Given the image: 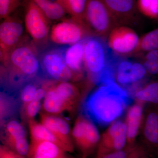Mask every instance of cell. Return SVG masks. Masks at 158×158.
<instances>
[{
	"mask_svg": "<svg viewBox=\"0 0 158 158\" xmlns=\"http://www.w3.org/2000/svg\"><path fill=\"white\" fill-rule=\"evenodd\" d=\"M72 136L77 146L85 157L92 152L100 139L95 125L89 119L82 117L76 122Z\"/></svg>",
	"mask_w": 158,
	"mask_h": 158,
	"instance_id": "8",
	"label": "cell"
},
{
	"mask_svg": "<svg viewBox=\"0 0 158 158\" xmlns=\"http://www.w3.org/2000/svg\"><path fill=\"white\" fill-rule=\"evenodd\" d=\"M134 148L130 147L98 156L97 158H130Z\"/></svg>",
	"mask_w": 158,
	"mask_h": 158,
	"instance_id": "31",
	"label": "cell"
},
{
	"mask_svg": "<svg viewBox=\"0 0 158 158\" xmlns=\"http://www.w3.org/2000/svg\"><path fill=\"white\" fill-rule=\"evenodd\" d=\"M130 158H147L141 151L134 148Z\"/></svg>",
	"mask_w": 158,
	"mask_h": 158,
	"instance_id": "35",
	"label": "cell"
},
{
	"mask_svg": "<svg viewBox=\"0 0 158 158\" xmlns=\"http://www.w3.org/2000/svg\"><path fill=\"white\" fill-rule=\"evenodd\" d=\"M144 136L151 146L158 147V112H152L146 118Z\"/></svg>",
	"mask_w": 158,
	"mask_h": 158,
	"instance_id": "21",
	"label": "cell"
},
{
	"mask_svg": "<svg viewBox=\"0 0 158 158\" xmlns=\"http://www.w3.org/2000/svg\"><path fill=\"white\" fill-rule=\"evenodd\" d=\"M29 126L32 140L49 141L57 144L65 151V147L61 141L42 123H38L32 119L29 122Z\"/></svg>",
	"mask_w": 158,
	"mask_h": 158,
	"instance_id": "18",
	"label": "cell"
},
{
	"mask_svg": "<svg viewBox=\"0 0 158 158\" xmlns=\"http://www.w3.org/2000/svg\"><path fill=\"white\" fill-rule=\"evenodd\" d=\"M33 83H29L24 86L20 93V98L24 103L28 104L34 99L37 89Z\"/></svg>",
	"mask_w": 158,
	"mask_h": 158,
	"instance_id": "30",
	"label": "cell"
},
{
	"mask_svg": "<svg viewBox=\"0 0 158 158\" xmlns=\"http://www.w3.org/2000/svg\"><path fill=\"white\" fill-rule=\"evenodd\" d=\"M88 0H62V5L71 17L84 23V15ZM86 25V24H85Z\"/></svg>",
	"mask_w": 158,
	"mask_h": 158,
	"instance_id": "22",
	"label": "cell"
},
{
	"mask_svg": "<svg viewBox=\"0 0 158 158\" xmlns=\"http://www.w3.org/2000/svg\"><path fill=\"white\" fill-rule=\"evenodd\" d=\"M103 1L117 23H129L135 17L138 9L136 0H103Z\"/></svg>",
	"mask_w": 158,
	"mask_h": 158,
	"instance_id": "13",
	"label": "cell"
},
{
	"mask_svg": "<svg viewBox=\"0 0 158 158\" xmlns=\"http://www.w3.org/2000/svg\"><path fill=\"white\" fill-rule=\"evenodd\" d=\"M40 67L48 76L59 82H69L73 74L65 63L63 48L44 51L39 57Z\"/></svg>",
	"mask_w": 158,
	"mask_h": 158,
	"instance_id": "7",
	"label": "cell"
},
{
	"mask_svg": "<svg viewBox=\"0 0 158 158\" xmlns=\"http://www.w3.org/2000/svg\"><path fill=\"white\" fill-rule=\"evenodd\" d=\"M0 158H25L5 145L0 148Z\"/></svg>",
	"mask_w": 158,
	"mask_h": 158,
	"instance_id": "33",
	"label": "cell"
},
{
	"mask_svg": "<svg viewBox=\"0 0 158 158\" xmlns=\"http://www.w3.org/2000/svg\"><path fill=\"white\" fill-rule=\"evenodd\" d=\"M140 38L132 29L125 26L114 28L108 36L107 45L110 50L118 55L135 52Z\"/></svg>",
	"mask_w": 158,
	"mask_h": 158,
	"instance_id": "9",
	"label": "cell"
},
{
	"mask_svg": "<svg viewBox=\"0 0 158 158\" xmlns=\"http://www.w3.org/2000/svg\"><path fill=\"white\" fill-rule=\"evenodd\" d=\"M46 93L47 91L44 88H37L34 100L40 101L42 98H44Z\"/></svg>",
	"mask_w": 158,
	"mask_h": 158,
	"instance_id": "34",
	"label": "cell"
},
{
	"mask_svg": "<svg viewBox=\"0 0 158 158\" xmlns=\"http://www.w3.org/2000/svg\"><path fill=\"white\" fill-rule=\"evenodd\" d=\"M94 37L87 26L72 18L63 19L52 27L49 39L59 45H71Z\"/></svg>",
	"mask_w": 158,
	"mask_h": 158,
	"instance_id": "5",
	"label": "cell"
},
{
	"mask_svg": "<svg viewBox=\"0 0 158 158\" xmlns=\"http://www.w3.org/2000/svg\"><path fill=\"white\" fill-rule=\"evenodd\" d=\"M84 22L94 37L101 38L108 36L118 25L103 0H88Z\"/></svg>",
	"mask_w": 158,
	"mask_h": 158,
	"instance_id": "4",
	"label": "cell"
},
{
	"mask_svg": "<svg viewBox=\"0 0 158 158\" xmlns=\"http://www.w3.org/2000/svg\"><path fill=\"white\" fill-rule=\"evenodd\" d=\"M111 52L101 37H92L87 39L84 54L85 67L95 84L99 85L104 74L114 72L116 59Z\"/></svg>",
	"mask_w": 158,
	"mask_h": 158,
	"instance_id": "2",
	"label": "cell"
},
{
	"mask_svg": "<svg viewBox=\"0 0 158 158\" xmlns=\"http://www.w3.org/2000/svg\"><path fill=\"white\" fill-rule=\"evenodd\" d=\"M46 16L52 21L61 20L67 13L64 7L50 0H33Z\"/></svg>",
	"mask_w": 158,
	"mask_h": 158,
	"instance_id": "19",
	"label": "cell"
},
{
	"mask_svg": "<svg viewBox=\"0 0 158 158\" xmlns=\"http://www.w3.org/2000/svg\"><path fill=\"white\" fill-rule=\"evenodd\" d=\"M57 145L49 141H31L28 158H74Z\"/></svg>",
	"mask_w": 158,
	"mask_h": 158,
	"instance_id": "15",
	"label": "cell"
},
{
	"mask_svg": "<svg viewBox=\"0 0 158 158\" xmlns=\"http://www.w3.org/2000/svg\"><path fill=\"white\" fill-rule=\"evenodd\" d=\"M28 1H29V0H28Z\"/></svg>",
	"mask_w": 158,
	"mask_h": 158,
	"instance_id": "37",
	"label": "cell"
},
{
	"mask_svg": "<svg viewBox=\"0 0 158 158\" xmlns=\"http://www.w3.org/2000/svg\"><path fill=\"white\" fill-rule=\"evenodd\" d=\"M24 23L26 31L35 45H45L49 36L51 21L33 0H29L27 4Z\"/></svg>",
	"mask_w": 158,
	"mask_h": 158,
	"instance_id": "6",
	"label": "cell"
},
{
	"mask_svg": "<svg viewBox=\"0 0 158 158\" xmlns=\"http://www.w3.org/2000/svg\"><path fill=\"white\" fill-rule=\"evenodd\" d=\"M43 107L47 112L54 114H59L72 109L57 93L54 87L47 91Z\"/></svg>",
	"mask_w": 158,
	"mask_h": 158,
	"instance_id": "17",
	"label": "cell"
},
{
	"mask_svg": "<svg viewBox=\"0 0 158 158\" xmlns=\"http://www.w3.org/2000/svg\"><path fill=\"white\" fill-rule=\"evenodd\" d=\"M130 100L126 91L113 81L101 85L88 97L84 110L92 121L106 125L121 116Z\"/></svg>",
	"mask_w": 158,
	"mask_h": 158,
	"instance_id": "1",
	"label": "cell"
},
{
	"mask_svg": "<svg viewBox=\"0 0 158 158\" xmlns=\"http://www.w3.org/2000/svg\"><path fill=\"white\" fill-rule=\"evenodd\" d=\"M6 134L3 141L4 145L11 149L18 141L27 138L24 128L16 120H11L7 123Z\"/></svg>",
	"mask_w": 158,
	"mask_h": 158,
	"instance_id": "20",
	"label": "cell"
},
{
	"mask_svg": "<svg viewBox=\"0 0 158 158\" xmlns=\"http://www.w3.org/2000/svg\"><path fill=\"white\" fill-rule=\"evenodd\" d=\"M54 88L59 96L73 109L78 97V91L76 87L69 82H59Z\"/></svg>",
	"mask_w": 158,
	"mask_h": 158,
	"instance_id": "24",
	"label": "cell"
},
{
	"mask_svg": "<svg viewBox=\"0 0 158 158\" xmlns=\"http://www.w3.org/2000/svg\"><path fill=\"white\" fill-rule=\"evenodd\" d=\"M87 39L63 48V55L65 63L73 74L82 71L84 63L85 43Z\"/></svg>",
	"mask_w": 158,
	"mask_h": 158,
	"instance_id": "16",
	"label": "cell"
},
{
	"mask_svg": "<svg viewBox=\"0 0 158 158\" xmlns=\"http://www.w3.org/2000/svg\"><path fill=\"white\" fill-rule=\"evenodd\" d=\"M21 0H0V17L5 19L9 17L19 5Z\"/></svg>",
	"mask_w": 158,
	"mask_h": 158,
	"instance_id": "29",
	"label": "cell"
},
{
	"mask_svg": "<svg viewBox=\"0 0 158 158\" xmlns=\"http://www.w3.org/2000/svg\"><path fill=\"white\" fill-rule=\"evenodd\" d=\"M41 123L48 129L64 145L67 152H73L74 147L70 138L69 125L65 119L58 116L42 113Z\"/></svg>",
	"mask_w": 158,
	"mask_h": 158,
	"instance_id": "12",
	"label": "cell"
},
{
	"mask_svg": "<svg viewBox=\"0 0 158 158\" xmlns=\"http://www.w3.org/2000/svg\"><path fill=\"white\" fill-rule=\"evenodd\" d=\"M137 8L148 17L158 19V0H137Z\"/></svg>",
	"mask_w": 158,
	"mask_h": 158,
	"instance_id": "27",
	"label": "cell"
},
{
	"mask_svg": "<svg viewBox=\"0 0 158 158\" xmlns=\"http://www.w3.org/2000/svg\"><path fill=\"white\" fill-rule=\"evenodd\" d=\"M143 64L124 60L118 63L116 79L122 85H128L140 81L147 73Z\"/></svg>",
	"mask_w": 158,
	"mask_h": 158,
	"instance_id": "14",
	"label": "cell"
},
{
	"mask_svg": "<svg viewBox=\"0 0 158 158\" xmlns=\"http://www.w3.org/2000/svg\"><path fill=\"white\" fill-rule=\"evenodd\" d=\"M158 49V28L150 31L140 38L136 52H148Z\"/></svg>",
	"mask_w": 158,
	"mask_h": 158,
	"instance_id": "25",
	"label": "cell"
},
{
	"mask_svg": "<svg viewBox=\"0 0 158 158\" xmlns=\"http://www.w3.org/2000/svg\"><path fill=\"white\" fill-rule=\"evenodd\" d=\"M27 116L32 119V118L35 117L37 113L39 112L41 108V103L39 101L34 100L32 101L27 104Z\"/></svg>",
	"mask_w": 158,
	"mask_h": 158,
	"instance_id": "32",
	"label": "cell"
},
{
	"mask_svg": "<svg viewBox=\"0 0 158 158\" xmlns=\"http://www.w3.org/2000/svg\"><path fill=\"white\" fill-rule=\"evenodd\" d=\"M127 125L121 121L113 123L109 130V137L105 138L99 147L98 156L121 150L127 141Z\"/></svg>",
	"mask_w": 158,
	"mask_h": 158,
	"instance_id": "11",
	"label": "cell"
},
{
	"mask_svg": "<svg viewBox=\"0 0 158 158\" xmlns=\"http://www.w3.org/2000/svg\"><path fill=\"white\" fill-rule=\"evenodd\" d=\"M1 60L15 75L23 78L33 77L40 67L36 45L27 38Z\"/></svg>",
	"mask_w": 158,
	"mask_h": 158,
	"instance_id": "3",
	"label": "cell"
},
{
	"mask_svg": "<svg viewBox=\"0 0 158 158\" xmlns=\"http://www.w3.org/2000/svg\"><path fill=\"white\" fill-rule=\"evenodd\" d=\"M23 23L17 19L9 17L4 19L0 25L1 59L26 39Z\"/></svg>",
	"mask_w": 158,
	"mask_h": 158,
	"instance_id": "10",
	"label": "cell"
},
{
	"mask_svg": "<svg viewBox=\"0 0 158 158\" xmlns=\"http://www.w3.org/2000/svg\"><path fill=\"white\" fill-rule=\"evenodd\" d=\"M50 1H52V2H54L59 3V4H60V5H61L62 6V0H50Z\"/></svg>",
	"mask_w": 158,
	"mask_h": 158,
	"instance_id": "36",
	"label": "cell"
},
{
	"mask_svg": "<svg viewBox=\"0 0 158 158\" xmlns=\"http://www.w3.org/2000/svg\"><path fill=\"white\" fill-rule=\"evenodd\" d=\"M143 65L148 73L152 75L158 74V49L148 52L144 58Z\"/></svg>",
	"mask_w": 158,
	"mask_h": 158,
	"instance_id": "28",
	"label": "cell"
},
{
	"mask_svg": "<svg viewBox=\"0 0 158 158\" xmlns=\"http://www.w3.org/2000/svg\"><path fill=\"white\" fill-rule=\"evenodd\" d=\"M142 109L139 105H135L130 109L127 116V139L132 141L138 133L141 116Z\"/></svg>",
	"mask_w": 158,
	"mask_h": 158,
	"instance_id": "23",
	"label": "cell"
},
{
	"mask_svg": "<svg viewBox=\"0 0 158 158\" xmlns=\"http://www.w3.org/2000/svg\"><path fill=\"white\" fill-rule=\"evenodd\" d=\"M136 97L140 100L158 103V81L153 82L138 91Z\"/></svg>",
	"mask_w": 158,
	"mask_h": 158,
	"instance_id": "26",
	"label": "cell"
}]
</instances>
